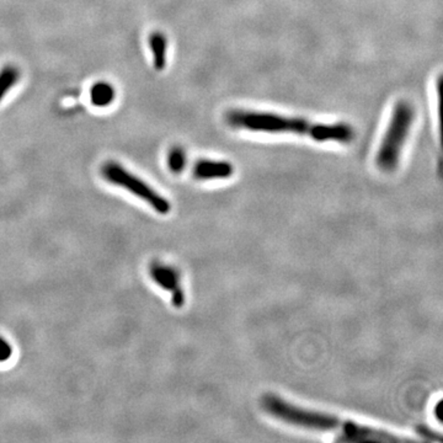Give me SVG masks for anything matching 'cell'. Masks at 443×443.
<instances>
[{"mask_svg": "<svg viewBox=\"0 0 443 443\" xmlns=\"http://www.w3.org/2000/svg\"><path fill=\"white\" fill-rule=\"evenodd\" d=\"M19 69L15 65H5L0 70V101L4 99L5 95L9 93L10 89L19 82Z\"/></svg>", "mask_w": 443, "mask_h": 443, "instance_id": "9c48e42d", "label": "cell"}, {"mask_svg": "<svg viewBox=\"0 0 443 443\" xmlns=\"http://www.w3.org/2000/svg\"><path fill=\"white\" fill-rule=\"evenodd\" d=\"M225 121L235 128L268 133H296L312 137L319 142L350 143L355 138L354 128L347 123H311L298 117H285L268 112L232 110L225 115Z\"/></svg>", "mask_w": 443, "mask_h": 443, "instance_id": "6da1fadb", "label": "cell"}, {"mask_svg": "<svg viewBox=\"0 0 443 443\" xmlns=\"http://www.w3.org/2000/svg\"><path fill=\"white\" fill-rule=\"evenodd\" d=\"M414 121V108L406 101L395 105L388 131L377 154V166L385 173H393L398 168L400 153Z\"/></svg>", "mask_w": 443, "mask_h": 443, "instance_id": "3957f363", "label": "cell"}, {"mask_svg": "<svg viewBox=\"0 0 443 443\" xmlns=\"http://www.w3.org/2000/svg\"><path fill=\"white\" fill-rule=\"evenodd\" d=\"M441 409H442V401H439L437 406H436V415H437V419L441 420Z\"/></svg>", "mask_w": 443, "mask_h": 443, "instance_id": "7c38bea8", "label": "cell"}, {"mask_svg": "<svg viewBox=\"0 0 443 443\" xmlns=\"http://www.w3.org/2000/svg\"><path fill=\"white\" fill-rule=\"evenodd\" d=\"M104 177L111 182L112 185L121 186L125 190L130 191L132 195L146 202L153 210L159 215H168L171 211V205L166 197L153 190L151 186L139 179L138 176L126 170L121 164L115 161H108L101 169Z\"/></svg>", "mask_w": 443, "mask_h": 443, "instance_id": "277c9868", "label": "cell"}, {"mask_svg": "<svg viewBox=\"0 0 443 443\" xmlns=\"http://www.w3.org/2000/svg\"><path fill=\"white\" fill-rule=\"evenodd\" d=\"M11 355H13V347L8 341L0 337V362L9 360Z\"/></svg>", "mask_w": 443, "mask_h": 443, "instance_id": "8fae6325", "label": "cell"}, {"mask_svg": "<svg viewBox=\"0 0 443 443\" xmlns=\"http://www.w3.org/2000/svg\"><path fill=\"white\" fill-rule=\"evenodd\" d=\"M151 277L159 287L171 293V302L174 307L181 308L185 304V294L181 287L180 276L175 268L163 263H153Z\"/></svg>", "mask_w": 443, "mask_h": 443, "instance_id": "5b68a950", "label": "cell"}, {"mask_svg": "<svg viewBox=\"0 0 443 443\" xmlns=\"http://www.w3.org/2000/svg\"><path fill=\"white\" fill-rule=\"evenodd\" d=\"M168 166L171 173L180 174L186 166L185 151L181 146H174L168 156Z\"/></svg>", "mask_w": 443, "mask_h": 443, "instance_id": "30bf717a", "label": "cell"}, {"mask_svg": "<svg viewBox=\"0 0 443 443\" xmlns=\"http://www.w3.org/2000/svg\"><path fill=\"white\" fill-rule=\"evenodd\" d=\"M263 406L273 418L298 428L317 431H339L341 441H399L385 431L361 426L352 421H344L332 415L302 409L275 395H265Z\"/></svg>", "mask_w": 443, "mask_h": 443, "instance_id": "7a4b0ae2", "label": "cell"}, {"mask_svg": "<svg viewBox=\"0 0 443 443\" xmlns=\"http://www.w3.org/2000/svg\"><path fill=\"white\" fill-rule=\"evenodd\" d=\"M234 174V166L228 161H200L194 166V176L197 180L228 179Z\"/></svg>", "mask_w": 443, "mask_h": 443, "instance_id": "8992f818", "label": "cell"}, {"mask_svg": "<svg viewBox=\"0 0 443 443\" xmlns=\"http://www.w3.org/2000/svg\"><path fill=\"white\" fill-rule=\"evenodd\" d=\"M116 92L111 84L106 82H100L93 85L90 90V100L94 106L98 108H106L115 100Z\"/></svg>", "mask_w": 443, "mask_h": 443, "instance_id": "ba28073f", "label": "cell"}, {"mask_svg": "<svg viewBox=\"0 0 443 443\" xmlns=\"http://www.w3.org/2000/svg\"><path fill=\"white\" fill-rule=\"evenodd\" d=\"M149 46L153 54V64L156 70H163L166 65V51H168V39L166 35L159 31L153 32L149 36Z\"/></svg>", "mask_w": 443, "mask_h": 443, "instance_id": "52a82bcc", "label": "cell"}]
</instances>
